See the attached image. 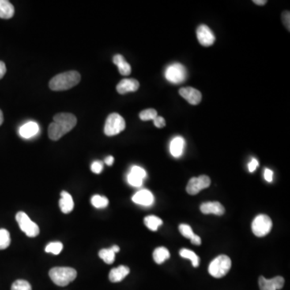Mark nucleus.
<instances>
[{
    "label": "nucleus",
    "mask_w": 290,
    "mask_h": 290,
    "mask_svg": "<svg viewBox=\"0 0 290 290\" xmlns=\"http://www.w3.org/2000/svg\"><path fill=\"white\" fill-rule=\"evenodd\" d=\"M77 118L70 113H59L54 117L49 127V136L52 140H58L75 127Z\"/></svg>",
    "instance_id": "nucleus-1"
},
{
    "label": "nucleus",
    "mask_w": 290,
    "mask_h": 290,
    "mask_svg": "<svg viewBox=\"0 0 290 290\" xmlns=\"http://www.w3.org/2000/svg\"><path fill=\"white\" fill-rule=\"evenodd\" d=\"M81 81V75L77 71H68L59 73L50 81L52 91H62L71 89Z\"/></svg>",
    "instance_id": "nucleus-2"
},
{
    "label": "nucleus",
    "mask_w": 290,
    "mask_h": 290,
    "mask_svg": "<svg viewBox=\"0 0 290 290\" xmlns=\"http://www.w3.org/2000/svg\"><path fill=\"white\" fill-rule=\"evenodd\" d=\"M50 276L53 282L58 286H66L75 280L77 271L69 267H55L50 269Z\"/></svg>",
    "instance_id": "nucleus-3"
},
{
    "label": "nucleus",
    "mask_w": 290,
    "mask_h": 290,
    "mask_svg": "<svg viewBox=\"0 0 290 290\" xmlns=\"http://www.w3.org/2000/svg\"><path fill=\"white\" fill-rule=\"evenodd\" d=\"M231 268V261L226 255H220L210 264L208 272L215 278H222L228 273Z\"/></svg>",
    "instance_id": "nucleus-4"
},
{
    "label": "nucleus",
    "mask_w": 290,
    "mask_h": 290,
    "mask_svg": "<svg viewBox=\"0 0 290 290\" xmlns=\"http://www.w3.org/2000/svg\"><path fill=\"white\" fill-rule=\"evenodd\" d=\"M125 118L117 113H112L107 117L105 122L104 133L107 136H116L125 130Z\"/></svg>",
    "instance_id": "nucleus-5"
},
{
    "label": "nucleus",
    "mask_w": 290,
    "mask_h": 290,
    "mask_svg": "<svg viewBox=\"0 0 290 290\" xmlns=\"http://www.w3.org/2000/svg\"><path fill=\"white\" fill-rule=\"evenodd\" d=\"M272 227V219L266 215H257L252 223L253 234L257 237H264L268 235Z\"/></svg>",
    "instance_id": "nucleus-6"
},
{
    "label": "nucleus",
    "mask_w": 290,
    "mask_h": 290,
    "mask_svg": "<svg viewBox=\"0 0 290 290\" xmlns=\"http://www.w3.org/2000/svg\"><path fill=\"white\" fill-rule=\"evenodd\" d=\"M16 219L21 231L25 233L28 237H36L39 235V227L36 223L30 219L27 214L22 212H18L16 214Z\"/></svg>",
    "instance_id": "nucleus-7"
},
{
    "label": "nucleus",
    "mask_w": 290,
    "mask_h": 290,
    "mask_svg": "<svg viewBox=\"0 0 290 290\" xmlns=\"http://www.w3.org/2000/svg\"><path fill=\"white\" fill-rule=\"evenodd\" d=\"M164 75L170 82L180 84L186 80L187 72L186 67L182 64L174 63L166 69Z\"/></svg>",
    "instance_id": "nucleus-8"
},
{
    "label": "nucleus",
    "mask_w": 290,
    "mask_h": 290,
    "mask_svg": "<svg viewBox=\"0 0 290 290\" xmlns=\"http://www.w3.org/2000/svg\"><path fill=\"white\" fill-rule=\"evenodd\" d=\"M212 181L208 176L201 175L198 178H192L188 182L186 191L190 195H196L201 190L209 187Z\"/></svg>",
    "instance_id": "nucleus-9"
},
{
    "label": "nucleus",
    "mask_w": 290,
    "mask_h": 290,
    "mask_svg": "<svg viewBox=\"0 0 290 290\" xmlns=\"http://www.w3.org/2000/svg\"><path fill=\"white\" fill-rule=\"evenodd\" d=\"M196 33H197V39L201 46L209 47L215 43V35L208 26L201 24L197 28Z\"/></svg>",
    "instance_id": "nucleus-10"
},
{
    "label": "nucleus",
    "mask_w": 290,
    "mask_h": 290,
    "mask_svg": "<svg viewBox=\"0 0 290 290\" xmlns=\"http://www.w3.org/2000/svg\"><path fill=\"white\" fill-rule=\"evenodd\" d=\"M284 284V279L282 276H276L274 278L266 279L264 276L259 278V286L261 290H280Z\"/></svg>",
    "instance_id": "nucleus-11"
},
{
    "label": "nucleus",
    "mask_w": 290,
    "mask_h": 290,
    "mask_svg": "<svg viewBox=\"0 0 290 290\" xmlns=\"http://www.w3.org/2000/svg\"><path fill=\"white\" fill-rule=\"evenodd\" d=\"M179 94L190 104L197 105L201 102V92L193 87H183L182 89H180Z\"/></svg>",
    "instance_id": "nucleus-12"
},
{
    "label": "nucleus",
    "mask_w": 290,
    "mask_h": 290,
    "mask_svg": "<svg viewBox=\"0 0 290 290\" xmlns=\"http://www.w3.org/2000/svg\"><path fill=\"white\" fill-rule=\"evenodd\" d=\"M132 199L138 205L150 206L154 202V196L149 190H141L135 193Z\"/></svg>",
    "instance_id": "nucleus-13"
},
{
    "label": "nucleus",
    "mask_w": 290,
    "mask_h": 290,
    "mask_svg": "<svg viewBox=\"0 0 290 290\" xmlns=\"http://www.w3.org/2000/svg\"><path fill=\"white\" fill-rule=\"evenodd\" d=\"M200 210H201V213L204 214V215L213 214V215H216L218 216H221L225 213V208H223V205L219 201L204 202L200 206Z\"/></svg>",
    "instance_id": "nucleus-14"
},
{
    "label": "nucleus",
    "mask_w": 290,
    "mask_h": 290,
    "mask_svg": "<svg viewBox=\"0 0 290 290\" xmlns=\"http://www.w3.org/2000/svg\"><path fill=\"white\" fill-rule=\"evenodd\" d=\"M140 87V83L136 79H122L116 87L117 91L121 95L135 92Z\"/></svg>",
    "instance_id": "nucleus-15"
},
{
    "label": "nucleus",
    "mask_w": 290,
    "mask_h": 290,
    "mask_svg": "<svg viewBox=\"0 0 290 290\" xmlns=\"http://www.w3.org/2000/svg\"><path fill=\"white\" fill-rule=\"evenodd\" d=\"M185 140L182 136H176L170 142V153L174 157L178 158L183 154L184 148H185Z\"/></svg>",
    "instance_id": "nucleus-16"
},
{
    "label": "nucleus",
    "mask_w": 290,
    "mask_h": 290,
    "mask_svg": "<svg viewBox=\"0 0 290 290\" xmlns=\"http://www.w3.org/2000/svg\"><path fill=\"white\" fill-rule=\"evenodd\" d=\"M129 272H130V269L129 267L120 265L115 269H111L109 274V279L113 283L120 282L129 274Z\"/></svg>",
    "instance_id": "nucleus-17"
},
{
    "label": "nucleus",
    "mask_w": 290,
    "mask_h": 290,
    "mask_svg": "<svg viewBox=\"0 0 290 290\" xmlns=\"http://www.w3.org/2000/svg\"><path fill=\"white\" fill-rule=\"evenodd\" d=\"M39 133V126L36 122H26L23 125L19 131L20 136L24 139H30L36 136Z\"/></svg>",
    "instance_id": "nucleus-18"
},
{
    "label": "nucleus",
    "mask_w": 290,
    "mask_h": 290,
    "mask_svg": "<svg viewBox=\"0 0 290 290\" xmlns=\"http://www.w3.org/2000/svg\"><path fill=\"white\" fill-rule=\"evenodd\" d=\"M61 199L59 201V206L61 212L64 214H69L74 208L73 197L68 192L62 191L61 193Z\"/></svg>",
    "instance_id": "nucleus-19"
},
{
    "label": "nucleus",
    "mask_w": 290,
    "mask_h": 290,
    "mask_svg": "<svg viewBox=\"0 0 290 290\" xmlns=\"http://www.w3.org/2000/svg\"><path fill=\"white\" fill-rule=\"evenodd\" d=\"M113 62H114L115 65H117L118 71L122 75L127 76L130 74L131 72H132L131 65L125 61V58L122 55H120V54L115 55L113 58Z\"/></svg>",
    "instance_id": "nucleus-20"
},
{
    "label": "nucleus",
    "mask_w": 290,
    "mask_h": 290,
    "mask_svg": "<svg viewBox=\"0 0 290 290\" xmlns=\"http://www.w3.org/2000/svg\"><path fill=\"white\" fill-rule=\"evenodd\" d=\"M15 14V8L8 0H0V18L4 20L12 18Z\"/></svg>",
    "instance_id": "nucleus-21"
},
{
    "label": "nucleus",
    "mask_w": 290,
    "mask_h": 290,
    "mask_svg": "<svg viewBox=\"0 0 290 290\" xmlns=\"http://www.w3.org/2000/svg\"><path fill=\"white\" fill-rule=\"evenodd\" d=\"M170 253L168 249L164 247H157L153 252V259L158 265L163 264L164 261L170 259Z\"/></svg>",
    "instance_id": "nucleus-22"
},
{
    "label": "nucleus",
    "mask_w": 290,
    "mask_h": 290,
    "mask_svg": "<svg viewBox=\"0 0 290 290\" xmlns=\"http://www.w3.org/2000/svg\"><path fill=\"white\" fill-rule=\"evenodd\" d=\"M144 224L151 231H156L162 225L163 221L155 215H149L144 218Z\"/></svg>",
    "instance_id": "nucleus-23"
},
{
    "label": "nucleus",
    "mask_w": 290,
    "mask_h": 290,
    "mask_svg": "<svg viewBox=\"0 0 290 290\" xmlns=\"http://www.w3.org/2000/svg\"><path fill=\"white\" fill-rule=\"evenodd\" d=\"M180 256L182 258L188 259L190 260L192 262V265L194 268H197L199 265V257H197V255L193 251H190L189 249L182 248L180 250Z\"/></svg>",
    "instance_id": "nucleus-24"
},
{
    "label": "nucleus",
    "mask_w": 290,
    "mask_h": 290,
    "mask_svg": "<svg viewBox=\"0 0 290 290\" xmlns=\"http://www.w3.org/2000/svg\"><path fill=\"white\" fill-rule=\"evenodd\" d=\"M99 256L107 265H111L115 261V253L111 247L108 249H102L99 252Z\"/></svg>",
    "instance_id": "nucleus-25"
},
{
    "label": "nucleus",
    "mask_w": 290,
    "mask_h": 290,
    "mask_svg": "<svg viewBox=\"0 0 290 290\" xmlns=\"http://www.w3.org/2000/svg\"><path fill=\"white\" fill-rule=\"evenodd\" d=\"M91 203L97 209H103L108 205L109 201L107 197L97 194L91 197Z\"/></svg>",
    "instance_id": "nucleus-26"
},
{
    "label": "nucleus",
    "mask_w": 290,
    "mask_h": 290,
    "mask_svg": "<svg viewBox=\"0 0 290 290\" xmlns=\"http://www.w3.org/2000/svg\"><path fill=\"white\" fill-rule=\"evenodd\" d=\"M11 243L10 233L6 229H0V250L9 247Z\"/></svg>",
    "instance_id": "nucleus-27"
},
{
    "label": "nucleus",
    "mask_w": 290,
    "mask_h": 290,
    "mask_svg": "<svg viewBox=\"0 0 290 290\" xmlns=\"http://www.w3.org/2000/svg\"><path fill=\"white\" fill-rule=\"evenodd\" d=\"M63 249V244L61 242H52L46 246V252L54 255H58Z\"/></svg>",
    "instance_id": "nucleus-28"
},
{
    "label": "nucleus",
    "mask_w": 290,
    "mask_h": 290,
    "mask_svg": "<svg viewBox=\"0 0 290 290\" xmlns=\"http://www.w3.org/2000/svg\"><path fill=\"white\" fill-rule=\"evenodd\" d=\"M156 117H157V111L154 109H146L140 113V119L143 121L153 120Z\"/></svg>",
    "instance_id": "nucleus-29"
},
{
    "label": "nucleus",
    "mask_w": 290,
    "mask_h": 290,
    "mask_svg": "<svg viewBox=\"0 0 290 290\" xmlns=\"http://www.w3.org/2000/svg\"><path fill=\"white\" fill-rule=\"evenodd\" d=\"M12 290H32V286L27 280H17L12 284Z\"/></svg>",
    "instance_id": "nucleus-30"
},
{
    "label": "nucleus",
    "mask_w": 290,
    "mask_h": 290,
    "mask_svg": "<svg viewBox=\"0 0 290 290\" xmlns=\"http://www.w3.org/2000/svg\"><path fill=\"white\" fill-rule=\"evenodd\" d=\"M179 231L184 237H186L189 239H191L192 237L194 235V233H193L191 227L187 225V224H184V223L181 224L179 226Z\"/></svg>",
    "instance_id": "nucleus-31"
},
{
    "label": "nucleus",
    "mask_w": 290,
    "mask_h": 290,
    "mask_svg": "<svg viewBox=\"0 0 290 290\" xmlns=\"http://www.w3.org/2000/svg\"><path fill=\"white\" fill-rule=\"evenodd\" d=\"M143 181L144 180L142 178H139L132 173H129V175H128V182L131 186H134V187H140L142 186Z\"/></svg>",
    "instance_id": "nucleus-32"
},
{
    "label": "nucleus",
    "mask_w": 290,
    "mask_h": 290,
    "mask_svg": "<svg viewBox=\"0 0 290 290\" xmlns=\"http://www.w3.org/2000/svg\"><path fill=\"white\" fill-rule=\"evenodd\" d=\"M130 173L137 176L139 178H142L143 180L146 178L147 176L146 171L140 166L137 165L133 166V168L131 169Z\"/></svg>",
    "instance_id": "nucleus-33"
},
{
    "label": "nucleus",
    "mask_w": 290,
    "mask_h": 290,
    "mask_svg": "<svg viewBox=\"0 0 290 290\" xmlns=\"http://www.w3.org/2000/svg\"><path fill=\"white\" fill-rule=\"evenodd\" d=\"M91 168V170H92V172L96 174H99L103 171V164L102 162L96 160V161H94L93 163H92Z\"/></svg>",
    "instance_id": "nucleus-34"
},
{
    "label": "nucleus",
    "mask_w": 290,
    "mask_h": 290,
    "mask_svg": "<svg viewBox=\"0 0 290 290\" xmlns=\"http://www.w3.org/2000/svg\"><path fill=\"white\" fill-rule=\"evenodd\" d=\"M153 122H154L155 126L158 129H162L165 126L166 122L164 120V118L161 116H157L153 119Z\"/></svg>",
    "instance_id": "nucleus-35"
},
{
    "label": "nucleus",
    "mask_w": 290,
    "mask_h": 290,
    "mask_svg": "<svg viewBox=\"0 0 290 290\" xmlns=\"http://www.w3.org/2000/svg\"><path fill=\"white\" fill-rule=\"evenodd\" d=\"M259 165V162L257 159H255L253 158V160H251V162L248 164V170L251 173L254 172L255 170H257V167Z\"/></svg>",
    "instance_id": "nucleus-36"
},
{
    "label": "nucleus",
    "mask_w": 290,
    "mask_h": 290,
    "mask_svg": "<svg viewBox=\"0 0 290 290\" xmlns=\"http://www.w3.org/2000/svg\"><path fill=\"white\" fill-rule=\"evenodd\" d=\"M264 176H265V179L266 180L267 182H272V180H273V172H272V170H269V169H266L265 170Z\"/></svg>",
    "instance_id": "nucleus-37"
},
{
    "label": "nucleus",
    "mask_w": 290,
    "mask_h": 290,
    "mask_svg": "<svg viewBox=\"0 0 290 290\" xmlns=\"http://www.w3.org/2000/svg\"><path fill=\"white\" fill-rule=\"evenodd\" d=\"M282 20L284 25L289 31V12H284L282 15Z\"/></svg>",
    "instance_id": "nucleus-38"
},
{
    "label": "nucleus",
    "mask_w": 290,
    "mask_h": 290,
    "mask_svg": "<svg viewBox=\"0 0 290 290\" xmlns=\"http://www.w3.org/2000/svg\"><path fill=\"white\" fill-rule=\"evenodd\" d=\"M7 72L6 65L4 64V62L0 61V79H2L3 77L5 75V73Z\"/></svg>",
    "instance_id": "nucleus-39"
},
{
    "label": "nucleus",
    "mask_w": 290,
    "mask_h": 290,
    "mask_svg": "<svg viewBox=\"0 0 290 290\" xmlns=\"http://www.w3.org/2000/svg\"><path fill=\"white\" fill-rule=\"evenodd\" d=\"M190 240H191V243H193V244L197 245V246H199V245H201V238H200L198 235H195V234H194V235L192 237L191 239H190Z\"/></svg>",
    "instance_id": "nucleus-40"
},
{
    "label": "nucleus",
    "mask_w": 290,
    "mask_h": 290,
    "mask_svg": "<svg viewBox=\"0 0 290 290\" xmlns=\"http://www.w3.org/2000/svg\"><path fill=\"white\" fill-rule=\"evenodd\" d=\"M114 157L112 156H109L105 158V163L107 164V165L111 166L112 165L113 163H114Z\"/></svg>",
    "instance_id": "nucleus-41"
},
{
    "label": "nucleus",
    "mask_w": 290,
    "mask_h": 290,
    "mask_svg": "<svg viewBox=\"0 0 290 290\" xmlns=\"http://www.w3.org/2000/svg\"><path fill=\"white\" fill-rule=\"evenodd\" d=\"M253 3L257 4V5L263 6V5H265V4H266L267 1L266 0H256V1H253Z\"/></svg>",
    "instance_id": "nucleus-42"
},
{
    "label": "nucleus",
    "mask_w": 290,
    "mask_h": 290,
    "mask_svg": "<svg viewBox=\"0 0 290 290\" xmlns=\"http://www.w3.org/2000/svg\"><path fill=\"white\" fill-rule=\"evenodd\" d=\"M111 248H112L113 251L115 252V253H118V252H119V250H120V249H119V247L117 246V245H114V246L111 247Z\"/></svg>",
    "instance_id": "nucleus-43"
},
{
    "label": "nucleus",
    "mask_w": 290,
    "mask_h": 290,
    "mask_svg": "<svg viewBox=\"0 0 290 290\" xmlns=\"http://www.w3.org/2000/svg\"><path fill=\"white\" fill-rule=\"evenodd\" d=\"M4 122V115H3V111L0 110V126L3 125Z\"/></svg>",
    "instance_id": "nucleus-44"
}]
</instances>
